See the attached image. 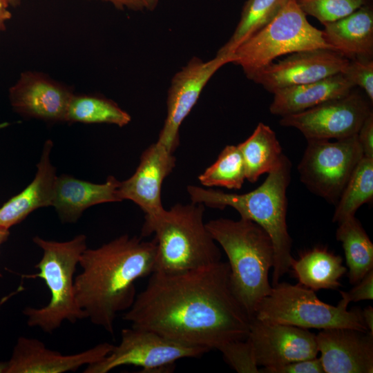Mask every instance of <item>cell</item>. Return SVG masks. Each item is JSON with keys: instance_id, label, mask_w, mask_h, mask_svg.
<instances>
[{"instance_id": "obj_42", "label": "cell", "mask_w": 373, "mask_h": 373, "mask_svg": "<svg viewBox=\"0 0 373 373\" xmlns=\"http://www.w3.org/2000/svg\"><path fill=\"white\" fill-rule=\"evenodd\" d=\"M0 3H2V4H4V5H6L8 6H9L8 3H7V1L6 0H0Z\"/></svg>"}, {"instance_id": "obj_37", "label": "cell", "mask_w": 373, "mask_h": 373, "mask_svg": "<svg viewBox=\"0 0 373 373\" xmlns=\"http://www.w3.org/2000/svg\"><path fill=\"white\" fill-rule=\"evenodd\" d=\"M361 315L363 322L369 332L373 334V308L368 306L361 310Z\"/></svg>"}, {"instance_id": "obj_32", "label": "cell", "mask_w": 373, "mask_h": 373, "mask_svg": "<svg viewBox=\"0 0 373 373\" xmlns=\"http://www.w3.org/2000/svg\"><path fill=\"white\" fill-rule=\"evenodd\" d=\"M226 361L238 372L260 373L251 347L246 339L230 343L223 347Z\"/></svg>"}, {"instance_id": "obj_30", "label": "cell", "mask_w": 373, "mask_h": 373, "mask_svg": "<svg viewBox=\"0 0 373 373\" xmlns=\"http://www.w3.org/2000/svg\"><path fill=\"white\" fill-rule=\"evenodd\" d=\"M305 15L316 18L323 25L344 18L370 0H296Z\"/></svg>"}, {"instance_id": "obj_15", "label": "cell", "mask_w": 373, "mask_h": 373, "mask_svg": "<svg viewBox=\"0 0 373 373\" xmlns=\"http://www.w3.org/2000/svg\"><path fill=\"white\" fill-rule=\"evenodd\" d=\"M349 59L330 49L296 52L255 73L249 79L270 93L295 85L316 82L340 73Z\"/></svg>"}, {"instance_id": "obj_19", "label": "cell", "mask_w": 373, "mask_h": 373, "mask_svg": "<svg viewBox=\"0 0 373 373\" xmlns=\"http://www.w3.org/2000/svg\"><path fill=\"white\" fill-rule=\"evenodd\" d=\"M119 184L112 175L103 184H95L61 175L55 180L52 206L63 222H75L91 206L122 201L118 193Z\"/></svg>"}, {"instance_id": "obj_10", "label": "cell", "mask_w": 373, "mask_h": 373, "mask_svg": "<svg viewBox=\"0 0 373 373\" xmlns=\"http://www.w3.org/2000/svg\"><path fill=\"white\" fill-rule=\"evenodd\" d=\"M363 157L357 134L333 142L309 140L298 165L300 180L312 193L335 205Z\"/></svg>"}, {"instance_id": "obj_34", "label": "cell", "mask_w": 373, "mask_h": 373, "mask_svg": "<svg viewBox=\"0 0 373 373\" xmlns=\"http://www.w3.org/2000/svg\"><path fill=\"white\" fill-rule=\"evenodd\" d=\"M349 291H340L341 296L349 303L373 299V269L370 271Z\"/></svg>"}, {"instance_id": "obj_1", "label": "cell", "mask_w": 373, "mask_h": 373, "mask_svg": "<svg viewBox=\"0 0 373 373\" xmlns=\"http://www.w3.org/2000/svg\"><path fill=\"white\" fill-rule=\"evenodd\" d=\"M123 319L186 344L220 351L247 338L251 317L232 288L228 262L153 272Z\"/></svg>"}, {"instance_id": "obj_13", "label": "cell", "mask_w": 373, "mask_h": 373, "mask_svg": "<svg viewBox=\"0 0 373 373\" xmlns=\"http://www.w3.org/2000/svg\"><path fill=\"white\" fill-rule=\"evenodd\" d=\"M176 159L167 149L156 142L142 153L140 164L128 179L120 182V199L130 200L145 213L142 236L152 234L154 224L162 215L161 189L164 180L175 166Z\"/></svg>"}, {"instance_id": "obj_2", "label": "cell", "mask_w": 373, "mask_h": 373, "mask_svg": "<svg viewBox=\"0 0 373 373\" xmlns=\"http://www.w3.org/2000/svg\"><path fill=\"white\" fill-rule=\"evenodd\" d=\"M156 242L122 235L95 249H86L75 277V296L90 322L113 334L115 319L136 297L135 283L154 271Z\"/></svg>"}, {"instance_id": "obj_35", "label": "cell", "mask_w": 373, "mask_h": 373, "mask_svg": "<svg viewBox=\"0 0 373 373\" xmlns=\"http://www.w3.org/2000/svg\"><path fill=\"white\" fill-rule=\"evenodd\" d=\"M357 136L363 156L373 158V112L365 119Z\"/></svg>"}, {"instance_id": "obj_41", "label": "cell", "mask_w": 373, "mask_h": 373, "mask_svg": "<svg viewBox=\"0 0 373 373\" xmlns=\"http://www.w3.org/2000/svg\"><path fill=\"white\" fill-rule=\"evenodd\" d=\"M7 367V362H0V373H6Z\"/></svg>"}, {"instance_id": "obj_39", "label": "cell", "mask_w": 373, "mask_h": 373, "mask_svg": "<svg viewBox=\"0 0 373 373\" xmlns=\"http://www.w3.org/2000/svg\"><path fill=\"white\" fill-rule=\"evenodd\" d=\"M10 235L9 230L0 228V247L8 240ZM0 273V277H1Z\"/></svg>"}, {"instance_id": "obj_16", "label": "cell", "mask_w": 373, "mask_h": 373, "mask_svg": "<svg viewBox=\"0 0 373 373\" xmlns=\"http://www.w3.org/2000/svg\"><path fill=\"white\" fill-rule=\"evenodd\" d=\"M70 87L37 71H24L8 91L13 110L28 118L48 122H65Z\"/></svg>"}, {"instance_id": "obj_21", "label": "cell", "mask_w": 373, "mask_h": 373, "mask_svg": "<svg viewBox=\"0 0 373 373\" xmlns=\"http://www.w3.org/2000/svg\"><path fill=\"white\" fill-rule=\"evenodd\" d=\"M322 32L326 42L347 59H372L373 9L370 3L324 24Z\"/></svg>"}, {"instance_id": "obj_5", "label": "cell", "mask_w": 373, "mask_h": 373, "mask_svg": "<svg viewBox=\"0 0 373 373\" xmlns=\"http://www.w3.org/2000/svg\"><path fill=\"white\" fill-rule=\"evenodd\" d=\"M32 240L43 251L35 267L39 270L28 278H39L47 285L49 303L41 308L27 307L23 310L30 327L52 333L63 322L75 323L86 317L75 296V273L82 253L87 249V238L79 234L65 242L45 240L35 236Z\"/></svg>"}, {"instance_id": "obj_24", "label": "cell", "mask_w": 373, "mask_h": 373, "mask_svg": "<svg viewBox=\"0 0 373 373\" xmlns=\"http://www.w3.org/2000/svg\"><path fill=\"white\" fill-rule=\"evenodd\" d=\"M238 146L244 160L246 180L251 183L271 171L284 155L275 132L262 122Z\"/></svg>"}, {"instance_id": "obj_9", "label": "cell", "mask_w": 373, "mask_h": 373, "mask_svg": "<svg viewBox=\"0 0 373 373\" xmlns=\"http://www.w3.org/2000/svg\"><path fill=\"white\" fill-rule=\"evenodd\" d=\"M210 350L204 347L179 342L155 332L131 327L121 332V341L98 362L87 365L84 373H106L122 365L142 368V372H166L175 362L200 358Z\"/></svg>"}, {"instance_id": "obj_26", "label": "cell", "mask_w": 373, "mask_h": 373, "mask_svg": "<svg viewBox=\"0 0 373 373\" xmlns=\"http://www.w3.org/2000/svg\"><path fill=\"white\" fill-rule=\"evenodd\" d=\"M131 115L115 102L97 95L73 94L68 106L65 122L84 124L127 125Z\"/></svg>"}, {"instance_id": "obj_36", "label": "cell", "mask_w": 373, "mask_h": 373, "mask_svg": "<svg viewBox=\"0 0 373 373\" xmlns=\"http://www.w3.org/2000/svg\"><path fill=\"white\" fill-rule=\"evenodd\" d=\"M108 2L116 8L133 10H153L159 0H102Z\"/></svg>"}, {"instance_id": "obj_8", "label": "cell", "mask_w": 373, "mask_h": 373, "mask_svg": "<svg viewBox=\"0 0 373 373\" xmlns=\"http://www.w3.org/2000/svg\"><path fill=\"white\" fill-rule=\"evenodd\" d=\"M319 48L334 50L322 30L309 23L297 1L289 0L267 26L237 47L233 64L249 79L280 56Z\"/></svg>"}, {"instance_id": "obj_3", "label": "cell", "mask_w": 373, "mask_h": 373, "mask_svg": "<svg viewBox=\"0 0 373 373\" xmlns=\"http://www.w3.org/2000/svg\"><path fill=\"white\" fill-rule=\"evenodd\" d=\"M291 169V162L284 155L259 186L242 194L194 185L186 187L192 202L220 209L232 207L241 218L256 222L268 233L274 249L273 286L289 271L293 258L291 255L292 240L287 224V190L290 182Z\"/></svg>"}, {"instance_id": "obj_7", "label": "cell", "mask_w": 373, "mask_h": 373, "mask_svg": "<svg viewBox=\"0 0 373 373\" xmlns=\"http://www.w3.org/2000/svg\"><path fill=\"white\" fill-rule=\"evenodd\" d=\"M342 297L336 306L321 301L315 291L299 283H278L258 304L254 318L263 322L304 329L349 328L369 332L358 308L347 309Z\"/></svg>"}, {"instance_id": "obj_12", "label": "cell", "mask_w": 373, "mask_h": 373, "mask_svg": "<svg viewBox=\"0 0 373 373\" xmlns=\"http://www.w3.org/2000/svg\"><path fill=\"white\" fill-rule=\"evenodd\" d=\"M233 54H219L209 60L191 58L173 77L168 90L167 114L157 142L173 153L179 144V130L208 82L224 65L233 63Z\"/></svg>"}, {"instance_id": "obj_6", "label": "cell", "mask_w": 373, "mask_h": 373, "mask_svg": "<svg viewBox=\"0 0 373 373\" xmlns=\"http://www.w3.org/2000/svg\"><path fill=\"white\" fill-rule=\"evenodd\" d=\"M204 214V204L192 202L165 209L152 229L157 247L153 272L180 273L221 260Z\"/></svg>"}, {"instance_id": "obj_20", "label": "cell", "mask_w": 373, "mask_h": 373, "mask_svg": "<svg viewBox=\"0 0 373 373\" xmlns=\"http://www.w3.org/2000/svg\"><path fill=\"white\" fill-rule=\"evenodd\" d=\"M52 146L53 143L50 140L45 142L32 181L0 207V228L9 230L35 210L52 206L57 178L55 168L50 160Z\"/></svg>"}, {"instance_id": "obj_28", "label": "cell", "mask_w": 373, "mask_h": 373, "mask_svg": "<svg viewBox=\"0 0 373 373\" xmlns=\"http://www.w3.org/2000/svg\"><path fill=\"white\" fill-rule=\"evenodd\" d=\"M289 0H247L230 39L217 53L233 54L243 41L267 26Z\"/></svg>"}, {"instance_id": "obj_25", "label": "cell", "mask_w": 373, "mask_h": 373, "mask_svg": "<svg viewBox=\"0 0 373 373\" xmlns=\"http://www.w3.org/2000/svg\"><path fill=\"white\" fill-rule=\"evenodd\" d=\"M338 224L336 238L345 252L349 282L356 285L373 269V244L355 216Z\"/></svg>"}, {"instance_id": "obj_17", "label": "cell", "mask_w": 373, "mask_h": 373, "mask_svg": "<svg viewBox=\"0 0 373 373\" xmlns=\"http://www.w3.org/2000/svg\"><path fill=\"white\" fill-rule=\"evenodd\" d=\"M113 347V345L104 342L77 354L64 355L48 349L37 338L19 336L7 361L6 373L75 372L84 365L102 360Z\"/></svg>"}, {"instance_id": "obj_43", "label": "cell", "mask_w": 373, "mask_h": 373, "mask_svg": "<svg viewBox=\"0 0 373 373\" xmlns=\"http://www.w3.org/2000/svg\"><path fill=\"white\" fill-rule=\"evenodd\" d=\"M7 125H8L7 123L1 124H0V128H3V127H4V126H7Z\"/></svg>"}, {"instance_id": "obj_33", "label": "cell", "mask_w": 373, "mask_h": 373, "mask_svg": "<svg viewBox=\"0 0 373 373\" xmlns=\"http://www.w3.org/2000/svg\"><path fill=\"white\" fill-rule=\"evenodd\" d=\"M263 373H324L320 358H314L292 362L276 367L259 369Z\"/></svg>"}, {"instance_id": "obj_14", "label": "cell", "mask_w": 373, "mask_h": 373, "mask_svg": "<svg viewBox=\"0 0 373 373\" xmlns=\"http://www.w3.org/2000/svg\"><path fill=\"white\" fill-rule=\"evenodd\" d=\"M247 340L258 365L276 367L314 358L318 353L316 337L307 329L251 318Z\"/></svg>"}, {"instance_id": "obj_31", "label": "cell", "mask_w": 373, "mask_h": 373, "mask_svg": "<svg viewBox=\"0 0 373 373\" xmlns=\"http://www.w3.org/2000/svg\"><path fill=\"white\" fill-rule=\"evenodd\" d=\"M341 74L352 86L361 87L368 99L373 101V60L356 58L349 59Z\"/></svg>"}, {"instance_id": "obj_23", "label": "cell", "mask_w": 373, "mask_h": 373, "mask_svg": "<svg viewBox=\"0 0 373 373\" xmlns=\"http://www.w3.org/2000/svg\"><path fill=\"white\" fill-rule=\"evenodd\" d=\"M299 284L313 291L336 289L341 286L340 278L347 271L342 258L325 247H315L303 251L290 263Z\"/></svg>"}, {"instance_id": "obj_38", "label": "cell", "mask_w": 373, "mask_h": 373, "mask_svg": "<svg viewBox=\"0 0 373 373\" xmlns=\"http://www.w3.org/2000/svg\"><path fill=\"white\" fill-rule=\"evenodd\" d=\"M8 8L9 6L0 3V31L6 29V23L12 17Z\"/></svg>"}, {"instance_id": "obj_29", "label": "cell", "mask_w": 373, "mask_h": 373, "mask_svg": "<svg viewBox=\"0 0 373 373\" xmlns=\"http://www.w3.org/2000/svg\"><path fill=\"white\" fill-rule=\"evenodd\" d=\"M204 186L240 189L246 180L242 153L237 146H226L216 161L198 176Z\"/></svg>"}, {"instance_id": "obj_40", "label": "cell", "mask_w": 373, "mask_h": 373, "mask_svg": "<svg viewBox=\"0 0 373 373\" xmlns=\"http://www.w3.org/2000/svg\"><path fill=\"white\" fill-rule=\"evenodd\" d=\"M6 1L8 3L9 6H12V7L18 6L21 3V0H6Z\"/></svg>"}, {"instance_id": "obj_27", "label": "cell", "mask_w": 373, "mask_h": 373, "mask_svg": "<svg viewBox=\"0 0 373 373\" xmlns=\"http://www.w3.org/2000/svg\"><path fill=\"white\" fill-rule=\"evenodd\" d=\"M373 199V158L363 157L360 160L337 202L332 222L355 216L358 209Z\"/></svg>"}, {"instance_id": "obj_44", "label": "cell", "mask_w": 373, "mask_h": 373, "mask_svg": "<svg viewBox=\"0 0 373 373\" xmlns=\"http://www.w3.org/2000/svg\"><path fill=\"white\" fill-rule=\"evenodd\" d=\"M88 1H90V0H88Z\"/></svg>"}, {"instance_id": "obj_11", "label": "cell", "mask_w": 373, "mask_h": 373, "mask_svg": "<svg viewBox=\"0 0 373 373\" xmlns=\"http://www.w3.org/2000/svg\"><path fill=\"white\" fill-rule=\"evenodd\" d=\"M372 113L370 101L353 89L343 97L283 116L280 124L298 129L307 141L340 140L357 134Z\"/></svg>"}, {"instance_id": "obj_4", "label": "cell", "mask_w": 373, "mask_h": 373, "mask_svg": "<svg viewBox=\"0 0 373 373\" xmlns=\"http://www.w3.org/2000/svg\"><path fill=\"white\" fill-rule=\"evenodd\" d=\"M206 226L225 252L234 294L252 318L272 287L269 281V271L274 262L271 238L260 225L241 218L211 220Z\"/></svg>"}, {"instance_id": "obj_22", "label": "cell", "mask_w": 373, "mask_h": 373, "mask_svg": "<svg viewBox=\"0 0 373 373\" xmlns=\"http://www.w3.org/2000/svg\"><path fill=\"white\" fill-rule=\"evenodd\" d=\"M354 88L341 73L316 82L286 87L273 93L269 111L281 117L300 113L343 97Z\"/></svg>"}, {"instance_id": "obj_18", "label": "cell", "mask_w": 373, "mask_h": 373, "mask_svg": "<svg viewBox=\"0 0 373 373\" xmlns=\"http://www.w3.org/2000/svg\"><path fill=\"white\" fill-rule=\"evenodd\" d=\"M324 372H373V334L349 328L322 329L317 335Z\"/></svg>"}]
</instances>
